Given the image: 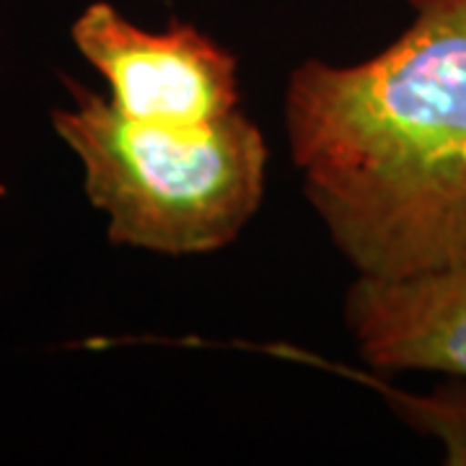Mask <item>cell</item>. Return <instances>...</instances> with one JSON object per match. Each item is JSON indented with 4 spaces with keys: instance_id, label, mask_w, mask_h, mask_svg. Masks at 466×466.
<instances>
[{
    "instance_id": "cell-2",
    "label": "cell",
    "mask_w": 466,
    "mask_h": 466,
    "mask_svg": "<svg viewBox=\"0 0 466 466\" xmlns=\"http://www.w3.org/2000/svg\"><path fill=\"white\" fill-rule=\"evenodd\" d=\"M52 130L78 158L88 202L115 247L192 257L226 249L262 208L269 150L241 109L198 127L125 116L67 84Z\"/></svg>"
},
{
    "instance_id": "cell-3",
    "label": "cell",
    "mask_w": 466,
    "mask_h": 466,
    "mask_svg": "<svg viewBox=\"0 0 466 466\" xmlns=\"http://www.w3.org/2000/svg\"><path fill=\"white\" fill-rule=\"evenodd\" d=\"M70 39L125 116L198 127L241 109L238 60L187 21L146 29L112 3L94 0L70 24Z\"/></svg>"
},
{
    "instance_id": "cell-1",
    "label": "cell",
    "mask_w": 466,
    "mask_h": 466,
    "mask_svg": "<svg viewBox=\"0 0 466 466\" xmlns=\"http://www.w3.org/2000/svg\"><path fill=\"white\" fill-rule=\"evenodd\" d=\"M366 60H306L283 94L300 189L358 278L466 257V0H410Z\"/></svg>"
},
{
    "instance_id": "cell-5",
    "label": "cell",
    "mask_w": 466,
    "mask_h": 466,
    "mask_svg": "<svg viewBox=\"0 0 466 466\" xmlns=\"http://www.w3.org/2000/svg\"><path fill=\"white\" fill-rule=\"evenodd\" d=\"M435 386L431 394H410L379 383L394 412L446 451V464H466V379Z\"/></svg>"
},
{
    "instance_id": "cell-4",
    "label": "cell",
    "mask_w": 466,
    "mask_h": 466,
    "mask_svg": "<svg viewBox=\"0 0 466 466\" xmlns=\"http://www.w3.org/2000/svg\"><path fill=\"white\" fill-rule=\"evenodd\" d=\"M345 324L376 370L466 379V257L404 278H358Z\"/></svg>"
}]
</instances>
